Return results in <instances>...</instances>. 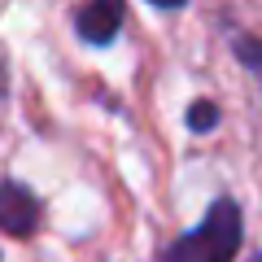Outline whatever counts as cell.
Masks as SVG:
<instances>
[{
	"label": "cell",
	"mask_w": 262,
	"mask_h": 262,
	"mask_svg": "<svg viewBox=\"0 0 262 262\" xmlns=\"http://www.w3.org/2000/svg\"><path fill=\"white\" fill-rule=\"evenodd\" d=\"M241 236H245L241 206L232 196H219L214 206L206 210L201 227H192L179 241H170L158 253V262H232L236 249H241Z\"/></svg>",
	"instance_id": "6da1fadb"
},
{
	"label": "cell",
	"mask_w": 262,
	"mask_h": 262,
	"mask_svg": "<svg viewBox=\"0 0 262 262\" xmlns=\"http://www.w3.org/2000/svg\"><path fill=\"white\" fill-rule=\"evenodd\" d=\"M0 232L18 236V241H27V236L39 232V201H35V192L27 184L0 179Z\"/></svg>",
	"instance_id": "7a4b0ae2"
},
{
	"label": "cell",
	"mask_w": 262,
	"mask_h": 262,
	"mask_svg": "<svg viewBox=\"0 0 262 262\" xmlns=\"http://www.w3.org/2000/svg\"><path fill=\"white\" fill-rule=\"evenodd\" d=\"M75 31L92 48L114 44V35L122 31V0H88L83 9H79V18H75Z\"/></svg>",
	"instance_id": "3957f363"
},
{
	"label": "cell",
	"mask_w": 262,
	"mask_h": 262,
	"mask_svg": "<svg viewBox=\"0 0 262 262\" xmlns=\"http://www.w3.org/2000/svg\"><path fill=\"white\" fill-rule=\"evenodd\" d=\"M188 127H192V131H214L219 127V110L210 101H196L192 110H188Z\"/></svg>",
	"instance_id": "277c9868"
},
{
	"label": "cell",
	"mask_w": 262,
	"mask_h": 262,
	"mask_svg": "<svg viewBox=\"0 0 262 262\" xmlns=\"http://www.w3.org/2000/svg\"><path fill=\"white\" fill-rule=\"evenodd\" d=\"M236 53H241V61L249 66L253 75H262V44H253L249 35H236Z\"/></svg>",
	"instance_id": "5b68a950"
},
{
	"label": "cell",
	"mask_w": 262,
	"mask_h": 262,
	"mask_svg": "<svg viewBox=\"0 0 262 262\" xmlns=\"http://www.w3.org/2000/svg\"><path fill=\"white\" fill-rule=\"evenodd\" d=\"M149 5H158V9H184L188 0H149Z\"/></svg>",
	"instance_id": "8992f818"
},
{
	"label": "cell",
	"mask_w": 262,
	"mask_h": 262,
	"mask_svg": "<svg viewBox=\"0 0 262 262\" xmlns=\"http://www.w3.org/2000/svg\"><path fill=\"white\" fill-rule=\"evenodd\" d=\"M253 262H262V253H258V258H253Z\"/></svg>",
	"instance_id": "52a82bcc"
}]
</instances>
